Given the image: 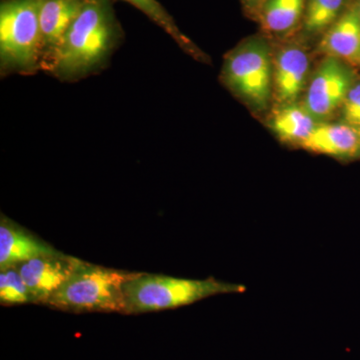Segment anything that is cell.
Here are the masks:
<instances>
[{"mask_svg":"<svg viewBox=\"0 0 360 360\" xmlns=\"http://www.w3.org/2000/svg\"><path fill=\"white\" fill-rule=\"evenodd\" d=\"M124 33L112 0H86L44 72L73 82L103 70Z\"/></svg>","mask_w":360,"mask_h":360,"instance_id":"1","label":"cell"},{"mask_svg":"<svg viewBox=\"0 0 360 360\" xmlns=\"http://www.w3.org/2000/svg\"><path fill=\"white\" fill-rule=\"evenodd\" d=\"M44 0H1L0 72L2 77L41 71L39 13Z\"/></svg>","mask_w":360,"mask_h":360,"instance_id":"2","label":"cell"},{"mask_svg":"<svg viewBox=\"0 0 360 360\" xmlns=\"http://www.w3.org/2000/svg\"><path fill=\"white\" fill-rule=\"evenodd\" d=\"M141 274L105 269L85 262L46 304L73 311L127 314L125 286Z\"/></svg>","mask_w":360,"mask_h":360,"instance_id":"3","label":"cell"},{"mask_svg":"<svg viewBox=\"0 0 360 360\" xmlns=\"http://www.w3.org/2000/svg\"><path fill=\"white\" fill-rule=\"evenodd\" d=\"M240 284L217 279H186L141 272L125 286L127 314L193 304L210 296L245 292Z\"/></svg>","mask_w":360,"mask_h":360,"instance_id":"4","label":"cell"},{"mask_svg":"<svg viewBox=\"0 0 360 360\" xmlns=\"http://www.w3.org/2000/svg\"><path fill=\"white\" fill-rule=\"evenodd\" d=\"M226 84L248 103L264 108L271 94L272 66L269 47L253 40L231 52L224 63Z\"/></svg>","mask_w":360,"mask_h":360,"instance_id":"5","label":"cell"},{"mask_svg":"<svg viewBox=\"0 0 360 360\" xmlns=\"http://www.w3.org/2000/svg\"><path fill=\"white\" fill-rule=\"evenodd\" d=\"M352 87L349 70L335 58H328L315 73L305 96L304 108L314 120L333 115Z\"/></svg>","mask_w":360,"mask_h":360,"instance_id":"6","label":"cell"},{"mask_svg":"<svg viewBox=\"0 0 360 360\" xmlns=\"http://www.w3.org/2000/svg\"><path fill=\"white\" fill-rule=\"evenodd\" d=\"M84 264L78 258L59 253L23 262L18 265V271L34 303L46 304L51 296Z\"/></svg>","mask_w":360,"mask_h":360,"instance_id":"7","label":"cell"},{"mask_svg":"<svg viewBox=\"0 0 360 360\" xmlns=\"http://www.w3.org/2000/svg\"><path fill=\"white\" fill-rule=\"evenodd\" d=\"M86 0H44L40 6L41 71L51 63Z\"/></svg>","mask_w":360,"mask_h":360,"instance_id":"8","label":"cell"},{"mask_svg":"<svg viewBox=\"0 0 360 360\" xmlns=\"http://www.w3.org/2000/svg\"><path fill=\"white\" fill-rule=\"evenodd\" d=\"M59 251L2 219L0 225V269L6 270L34 258L59 255Z\"/></svg>","mask_w":360,"mask_h":360,"instance_id":"9","label":"cell"},{"mask_svg":"<svg viewBox=\"0 0 360 360\" xmlns=\"http://www.w3.org/2000/svg\"><path fill=\"white\" fill-rule=\"evenodd\" d=\"M302 146L322 155L352 160L360 155V134L349 124H322L315 127Z\"/></svg>","mask_w":360,"mask_h":360,"instance_id":"10","label":"cell"},{"mask_svg":"<svg viewBox=\"0 0 360 360\" xmlns=\"http://www.w3.org/2000/svg\"><path fill=\"white\" fill-rule=\"evenodd\" d=\"M321 49L330 58L360 68V15L359 9L347 11L329 28Z\"/></svg>","mask_w":360,"mask_h":360,"instance_id":"11","label":"cell"},{"mask_svg":"<svg viewBox=\"0 0 360 360\" xmlns=\"http://www.w3.org/2000/svg\"><path fill=\"white\" fill-rule=\"evenodd\" d=\"M309 60L302 49L290 46L279 52L274 70V84L278 98L292 103L304 87Z\"/></svg>","mask_w":360,"mask_h":360,"instance_id":"12","label":"cell"},{"mask_svg":"<svg viewBox=\"0 0 360 360\" xmlns=\"http://www.w3.org/2000/svg\"><path fill=\"white\" fill-rule=\"evenodd\" d=\"M112 1H116V0H112ZM120 1L127 2L130 6L141 11L146 18L153 21L161 30H165L170 37H172V39H174L176 44L189 56H193L198 60H206L207 56L191 39H187L184 33L180 32L179 28L175 25L174 18L170 16V14L165 11V7L161 6L158 0H120Z\"/></svg>","mask_w":360,"mask_h":360,"instance_id":"13","label":"cell"},{"mask_svg":"<svg viewBox=\"0 0 360 360\" xmlns=\"http://www.w3.org/2000/svg\"><path fill=\"white\" fill-rule=\"evenodd\" d=\"M272 127L284 141L304 143L314 132L315 120L305 108L288 105L278 110L272 120Z\"/></svg>","mask_w":360,"mask_h":360,"instance_id":"14","label":"cell"},{"mask_svg":"<svg viewBox=\"0 0 360 360\" xmlns=\"http://www.w3.org/2000/svg\"><path fill=\"white\" fill-rule=\"evenodd\" d=\"M305 0H266L262 6V23L272 32L291 30L302 18Z\"/></svg>","mask_w":360,"mask_h":360,"instance_id":"15","label":"cell"},{"mask_svg":"<svg viewBox=\"0 0 360 360\" xmlns=\"http://www.w3.org/2000/svg\"><path fill=\"white\" fill-rule=\"evenodd\" d=\"M345 0H309L305 9L307 32H319L338 20Z\"/></svg>","mask_w":360,"mask_h":360,"instance_id":"16","label":"cell"},{"mask_svg":"<svg viewBox=\"0 0 360 360\" xmlns=\"http://www.w3.org/2000/svg\"><path fill=\"white\" fill-rule=\"evenodd\" d=\"M0 302L2 304L34 303L32 293L21 277L18 269L13 267L1 270L0 274Z\"/></svg>","mask_w":360,"mask_h":360,"instance_id":"17","label":"cell"},{"mask_svg":"<svg viewBox=\"0 0 360 360\" xmlns=\"http://www.w3.org/2000/svg\"><path fill=\"white\" fill-rule=\"evenodd\" d=\"M342 106L343 116L347 124L360 127V84L352 85Z\"/></svg>","mask_w":360,"mask_h":360,"instance_id":"18","label":"cell"},{"mask_svg":"<svg viewBox=\"0 0 360 360\" xmlns=\"http://www.w3.org/2000/svg\"><path fill=\"white\" fill-rule=\"evenodd\" d=\"M245 1L248 6L251 7V8L255 9L257 8L258 6H264V2L266 1V0H245Z\"/></svg>","mask_w":360,"mask_h":360,"instance_id":"19","label":"cell"},{"mask_svg":"<svg viewBox=\"0 0 360 360\" xmlns=\"http://www.w3.org/2000/svg\"><path fill=\"white\" fill-rule=\"evenodd\" d=\"M357 9H359V15H360V0H359V8H357Z\"/></svg>","mask_w":360,"mask_h":360,"instance_id":"20","label":"cell"},{"mask_svg":"<svg viewBox=\"0 0 360 360\" xmlns=\"http://www.w3.org/2000/svg\"><path fill=\"white\" fill-rule=\"evenodd\" d=\"M359 134H360V129H359Z\"/></svg>","mask_w":360,"mask_h":360,"instance_id":"21","label":"cell"}]
</instances>
